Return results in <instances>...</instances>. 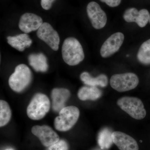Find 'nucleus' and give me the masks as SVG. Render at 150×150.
Wrapping results in <instances>:
<instances>
[{
    "mask_svg": "<svg viewBox=\"0 0 150 150\" xmlns=\"http://www.w3.org/2000/svg\"><path fill=\"white\" fill-rule=\"evenodd\" d=\"M137 57L139 62L142 64L150 65V39L142 43Z\"/></svg>",
    "mask_w": 150,
    "mask_h": 150,
    "instance_id": "20",
    "label": "nucleus"
},
{
    "mask_svg": "<svg viewBox=\"0 0 150 150\" xmlns=\"http://www.w3.org/2000/svg\"><path fill=\"white\" fill-rule=\"evenodd\" d=\"M117 105L123 111L136 120L146 117V112L142 100L137 97L125 96L118 100Z\"/></svg>",
    "mask_w": 150,
    "mask_h": 150,
    "instance_id": "5",
    "label": "nucleus"
},
{
    "mask_svg": "<svg viewBox=\"0 0 150 150\" xmlns=\"http://www.w3.org/2000/svg\"><path fill=\"white\" fill-rule=\"evenodd\" d=\"M29 65L35 71L45 72L48 70L47 59L43 53L30 54L28 57Z\"/></svg>",
    "mask_w": 150,
    "mask_h": 150,
    "instance_id": "16",
    "label": "nucleus"
},
{
    "mask_svg": "<svg viewBox=\"0 0 150 150\" xmlns=\"http://www.w3.org/2000/svg\"><path fill=\"white\" fill-rule=\"evenodd\" d=\"M112 140L120 150H139L138 143L133 137L120 131H114Z\"/></svg>",
    "mask_w": 150,
    "mask_h": 150,
    "instance_id": "13",
    "label": "nucleus"
},
{
    "mask_svg": "<svg viewBox=\"0 0 150 150\" xmlns=\"http://www.w3.org/2000/svg\"><path fill=\"white\" fill-rule=\"evenodd\" d=\"M149 21V22H150V16Z\"/></svg>",
    "mask_w": 150,
    "mask_h": 150,
    "instance_id": "25",
    "label": "nucleus"
},
{
    "mask_svg": "<svg viewBox=\"0 0 150 150\" xmlns=\"http://www.w3.org/2000/svg\"><path fill=\"white\" fill-rule=\"evenodd\" d=\"M139 83V78L137 75L132 73L113 75L110 81L111 87L120 92L134 89Z\"/></svg>",
    "mask_w": 150,
    "mask_h": 150,
    "instance_id": "6",
    "label": "nucleus"
},
{
    "mask_svg": "<svg viewBox=\"0 0 150 150\" xmlns=\"http://www.w3.org/2000/svg\"><path fill=\"white\" fill-rule=\"evenodd\" d=\"M55 0H41V6L43 9L48 10L52 7L53 3Z\"/></svg>",
    "mask_w": 150,
    "mask_h": 150,
    "instance_id": "23",
    "label": "nucleus"
},
{
    "mask_svg": "<svg viewBox=\"0 0 150 150\" xmlns=\"http://www.w3.org/2000/svg\"><path fill=\"white\" fill-rule=\"evenodd\" d=\"M43 23V20L40 16L34 13H26L21 16L18 26L22 31L27 34L38 30Z\"/></svg>",
    "mask_w": 150,
    "mask_h": 150,
    "instance_id": "11",
    "label": "nucleus"
},
{
    "mask_svg": "<svg viewBox=\"0 0 150 150\" xmlns=\"http://www.w3.org/2000/svg\"></svg>",
    "mask_w": 150,
    "mask_h": 150,
    "instance_id": "26",
    "label": "nucleus"
},
{
    "mask_svg": "<svg viewBox=\"0 0 150 150\" xmlns=\"http://www.w3.org/2000/svg\"><path fill=\"white\" fill-rule=\"evenodd\" d=\"M68 143L64 140H60L56 144L48 147L46 150H69Z\"/></svg>",
    "mask_w": 150,
    "mask_h": 150,
    "instance_id": "22",
    "label": "nucleus"
},
{
    "mask_svg": "<svg viewBox=\"0 0 150 150\" xmlns=\"http://www.w3.org/2000/svg\"><path fill=\"white\" fill-rule=\"evenodd\" d=\"M31 132L38 137L43 146L47 147L56 144L60 140L58 134L51 127L46 125L33 126Z\"/></svg>",
    "mask_w": 150,
    "mask_h": 150,
    "instance_id": "8",
    "label": "nucleus"
},
{
    "mask_svg": "<svg viewBox=\"0 0 150 150\" xmlns=\"http://www.w3.org/2000/svg\"><path fill=\"white\" fill-rule=\"evenodd\" d=\"M71 93L64 88H55L51 92L52 108L55 112H59L65 107V103L69 98Z\"/></svg>",
    "mask_w": 150,
    "mask_h": 150,
    "instance_id": "14",
    "label": "nucleus"
},
{
    "mask_svg": "<svg viewBox=\"0 0 150 150\" xmlns=\"http://www.w3.org/2000/svg\"><path fill=\"white\" fill-rule=\"evenodd\" d=\"M79 115V110L76 106L64 108L59 112V116L54 120L55 129L62 132L69 131L77 122Z\"/></svg>",
    "mask_w": 150,
    "mask_h": 150,
    "instance_id": "4",
    "label": "nucleus"
},
{
    "mask_svg": "<svg viewBox=\"0 0 150 150\" xmlns=\"http://www.w3.org/2000/svg\"><path fill=\"white\" fill-rule=\"evenodd\" d=\"M150 14L149 11L143 9L138 11L137 8H131L125 11L123 17L127 22H136L139 27H145L149 21Z\"/></svg>",
    "mask_w": 150,
    "mask_h": 150,
    "instance_id": "12",
    "label": "nucleus"
},
{
    "mask_svg": "<svg viewBox=\"0 0 150 150\" xmlns=\"http://www.w3.org/2000/svg\"><path fill=\"white\" fill-rule=\"evenodd\" d=\"M124 39V35L122 33H116L110 35L101 46V56L103 58H108L115 54L122 46Z\"/></svg>",
    "mask_w": 150,
    "mask_h": 150,
    "instance_id": "10",
    "label": "nucleus"
},
{
    "mask_svg": "<svg viewBox=\"0 0 150 150\" xmlns=\"http://www.w3.org/2000/svg\"><path fill=\"white\" fill-rule=\"evenodd\" d=\"M102 95V92L96 87L83 86L79 89L78 96L81 100H95L99 98Z\"/></svg>",
    "mask_w": 150,
    "mask_h": 150,
    "instance_id": "18",
    "label": "nucleus"
},
{
    "mask_svg": "<svg viewBox=\"0 0 150 150\" xmlns=\"http://www.w3.org/2000/svg\"><path fill=\"white\" fill-rule=\"evenodd\" d=\"M11 111L8 103L4 100L0 101V126H6L10 121Z\"/></svg>",
    "mask_w": 150,
    "mask_h": 150,
    "instance_id": "21",
    "label": "nucleus"
},
{
    "mask_svg": "<svg viewBox=\"0 0 150 150\" xmlns=\"http://www.w3.org/2000/svg\"><path fill=\"white\" fill-rule=\"evenodd\" d=\"M50 107L51 103L47 96L41 93L36 94L28 106V116L32 120H40L48 113Z\"/></svg>",
    "mask_w": 150,
    "mask_h": 150,
    "instance_id": "3",
    "label": "nucleus"
},
{
    "mask_svg": "<svg viewBox=\"0 0 150 150\" xmlns=\"http://www.w3.org/2000/svg\"><path fill=\"white\" fill-rule=\"evenodd\" d=\"M81 80L86 85L90 86H97L105 87L108 84V79L106 75L101 74L96 78L92 77L88 73L84 72L80 75Z\"/></svg>",
    "mask_w": 150,
    "mask_h": 150,
    "instance_id": "17",
    "label": "nucleus"
},
{
    "mask_svg": "<svg viewBox=\"0 0 150 150\" xmlns=\"http://www.w3.org/2000/svg\"><path fill=\"white\" fill-rule=\"evenodd\" d=\"M102 2L105 3L108 6L111 7L118 6L121 4V0H100Z\"/></svg>",
    "mask_w": 150,
    "mask_h": 150,
    "instance_id": "24",
    "label": "nucleus"
},
{
    "mask_svg": "<svg viewBox=\"0 0 150 150\" xmlns=\"http://www.w3.org/2000/svg\"><path fill=\"white\" fill-rule=\"evenodd\" d=\"M112 133L110 129L107 128H103L99 133L98 142L101 149L110 148L113 144Z\"/></svg>",
    "mask_w": 150,
    "mask_h": 150,
    "instance_id": "19",
    "label": "nucleus"
},
{
    "mask_svg": "<svg viewBox=\"0 0 150 150\" xmlns=\"http://www.w3.org/2000/svg\"><path fill=\"white\" fill-rule=\"evenodd\" d=\"M62 55L65 63L71 66L79 64L85 57L82 46L79 40L74 37L65 39L62 46Z\"/></svg>",
    "mask_w": 150,
    "mask_h": 150,
    "instance_id": "1",
    "label": "nucleus"
},
{
    "mask_svg": "<svg viewBox=\"0 0 150 150\" xmlns=\"http://www.w3.org/2000/svg\"><path fill=\"white\" fill-rule=\"evenodd\" d=\"M86 10L94 28L100 29L105 26L107 22V16L98 3L91 2L87 6Z\"/></svg>",
    "mask_w": 150,
    "mask_h": 150,
    "instance_id": "9",
    "label": "nucleus"
},
{
    "mask_svg": "<svg viewBox=\"0 0 150 150\" xmlns=\"http://www.w3.org/2000/svg\"><path fill=\"white\" fill-rule=\"evenodd\" d=\"M38 37L43 40L54 51H58L60 43V37L58 32L54 29L51 24L43 23L38 30Z\"/></svg>",
    "mask_w": 150,
    "mask_h": 150,
    "instance_id": "7",
    "label": "nucleus"
},
{
    "mask_svg": "<svg viewBox=\"0 0 150 150\" xmlns=\"http://www.w3.org/2000/svg\"><path fill=\"white\" fill-rule=\"evenodd\" d=\"M8 43L18 51L22 52L31 46L32 40L27 33H23L7 38Z\"/></svg>",
    "mask_w": 150,
    "mask_h": 150,
    "instance_id": "15",
    "label": "nucleus"
},
{
    "mask_svg": "<svg viewBox=\"0 0 150 150\" xmlns=\"http://www.w3.org/2000/svg\"><path fill=\"white\" fill-rule=\"evenodd\" d=\"M32 79V74L29 67L21 64L17 66L9 78V85L13 91L21 92L29 85Z\"/></svg>",
    "mask_w": 150,
    "mask_h": 150,
    "instance_id": "2",
    "label": "nucleus"
}]
</instances>
